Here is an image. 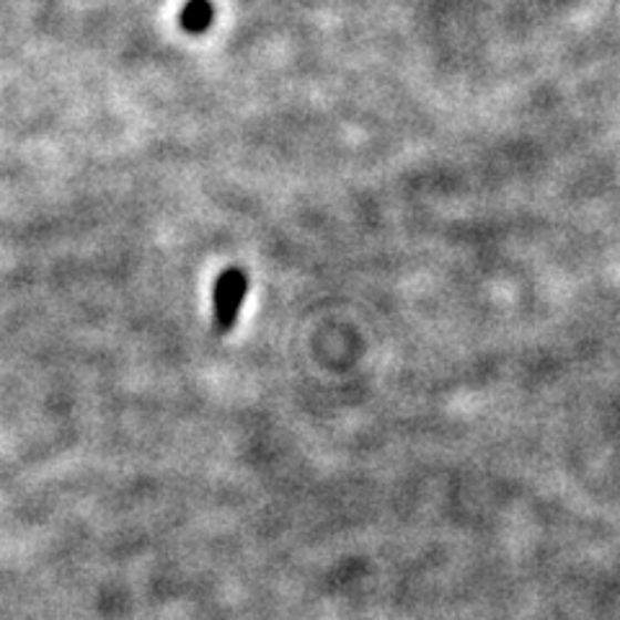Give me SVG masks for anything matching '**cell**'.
<instances>
[{
  "label": "cell",
  "instance_id": "cell-1",
  "mask_svg": "<svg viewBox=\"0 0 620 620\" xmlns=\"http://www.w3.org/2000/svg\"><path fill=\"white\" fill-rule=\"evenodd\" d=\"M248 285L251 279L240 267L225 269L215 282L213 292V308H215V329L217 333H230L232 326H236L240 316V306H244Z\"/></svg>",
  "mask_w": 620,
  "mask_h": 620
},
{
  "label": "cell",
  "instance_id": "cell-2",
  "mask_svg": "<svg viewBox=\"0 0 620 620\" xmlns=\"http://www.w3.org/2000/svg\"><path fill=\"white\" fill-rule=\"evenodd\" d=\"M213 19H215V8L209 0H189V3L182 8V16H178L182 29L189 31V34H202V31H207L213 27Z\"/></svg>",
  "mask_w": 620,
  "mask_h": 620
}]
</instances>
